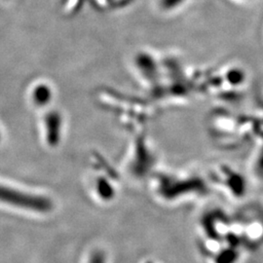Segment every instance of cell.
<instances>
[{"instance_id": "1", "label": "cell", "mask_w": 263, "mask_h": 263, "mask_svg": "<svg viewBox=\"0 0 263 263\" xmlns=\"http://www.w3.org/2000/svg\"><path fill=\"white\" fill-rule=\"evenodd\" d=\"M65 129V118L58 108L42 110L38 122V132L41 143L49 149L57 148L62 142Z\"/></svg>"}, {"instance_id": "2", "label": "cell", "mask_w": 263, "mask_h": 263, "mask_svg": "<svg viewBox=\"0 0 263 263\" xmlns=\"http://www.w3.org/2000/svg\"><path fill=\"white\" fill-rule=\"evenodd\" d=\"M0 202L13 207L45 213L52 209V202L42 195L22 191L0 182Z\"/></svg>"}, {"instance_id": "3", "label": "cell", "mask_w": 263, "mask_h": 263, "mask_svg": "<svg viewBox=\"0 0 263 263\" xmlns=\"http://www.w3.org/2000/svg\"><path fill=\"white\" fill-rule=\"evenodd\" d=\"M55 98V88L47 80L40 79L31 84L27 90V101L31 108L44 110L50 108Z\"/></svg>"}, {"instance_id": "4", "label": "cell", "mask_w": 263, "mask_h": 263, "mask_svg": "<svg viewBox=\"0 0 263 263\" xmlns=\"http://www.w3.org/2000/svg\"><path fill=\"white\" fill-rule=\"evenodd\" d=\"M212 178L215 182H221L223 186L236 195H241L245 190V180L239 173L225 166L215 168L212 173Z\"/></svg>"}, {"instance_id": "5", "label": "cell", "mask_w": 263, "mask_h": 263, "mask_svg": "<svg viewBox=\"0 0 263 263\" xmlns=\"http://www.w3.org/2000/svg\"><path fill=\"white\" fill-rule=\"evenodd\" d=\"M105 256L103 253L101 252H96L93 254V256L91 257V261L90 263H105Z\"/></svg>"}, {"instance_id": "6", "label": "cell", "mask_w": 263, "mask_h": 263, "mask_svg": "<svg viewBox=\"0 0 263 263\" xmlns=\"http://www.w3.org/2000/svg\"><path fill=\"white\" fill-rule=\"evenodd\" d=\"M3 137H4V133H3V128H2V126H1V124H0V144L2 143V141H3Z\"/></svg>"}]
</instances>
